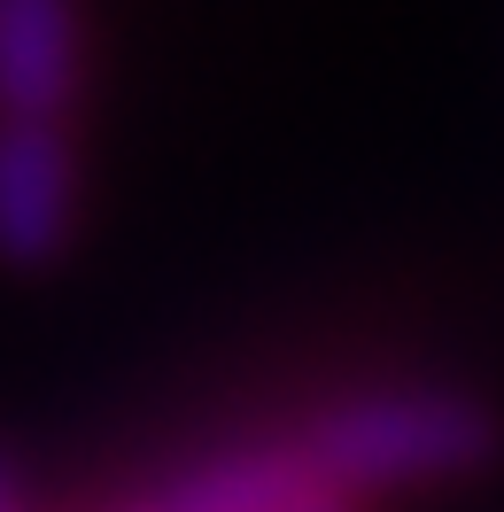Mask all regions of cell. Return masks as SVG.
I'll list each match as a JSON object with an SVG mask.
<instances>
[{
	"mask_svg": "<svg viewBox=\"0 0 504 512\" xmlns=\"http://www.w3.org/2000/svg\"><path fill=\"white\" fill-rule=\"evenodd\" d=\"M303 450L318 466L326 497H380V489H427V481H466L481 466H497L504 419L450 381H396V388H357L342 404L311 412Z\"/></svg>",
	"mask_w": 504,
	"mask_h": 512,
	"instance_id": "1",
	"label": "cell"
},
{
	"mask_svg": "<svg viewBox=\"0 0 504 512\" xmlns=\"http://www.w3.org/2000/svg\"><path fill=\"white\" fill-rule=\"evenodd\" d=\"M78 233V148L70 125L0 117V264L39 272Z\"/></svg>",
	"mask_w": 504,
	"mask_h": 512,
	"instance_id": "2",
	"label": "cell"
},
{
	"mask_svg": "<svg viewBox=\"0 0 504 512\" xmlns=\"http://www.w3.org/2000/svg\"><path fill=\"white\" fill-rule=\"evenodd\" d=\"M86 78L78 0H0V117L63 125Z\"/></svg>",
	"mask_w": 504,
	"mask_h": 512,
	"instance_id": "3",
	"label": "cell"
},
{
	"mask_svg": "<svg viewBox=\"0 0 504 512\" xmlns=\"http://www.w3.org/2000/svg\"><path fill=\"white\" fill-rule=\"evenodd\" d=\"M311 505H326V489H318V466L295 427L202 458L156 497V512H311Z\"/></svg>",
	"mask_w": 504,
	"mask_h": 512,
	"instance_id": "4",
	"label": "cell"
},
{
	"mask_svg": "<svg viewBox=\"0 0 504 512\" xmlns=\"http://www.w3.org/2000/svg\"><path fill=\"white\" fill-rule=\"evenodd\" d=\"M311 512H357V505H342V497H326V505H311Z\"/></svg>",
	"mask_w": 504,
	"mask_h": 512,
	"instance_id": "5",
	"label": "cell"
},
{
	"mask_svg": "<svg viewBox=\"0 0 504 512\" xmlns=\"http://www.w3.org/2000/svg\"><path fill=\"white\" fill-rule=\"evenodd\" d=\"M0 512H8V505H0Z\"/></svg>",
	"mask_w": 504,
	"mask_h": 512,
	"instance_id": "6",
	"label": "cell"
}]
</instances>
